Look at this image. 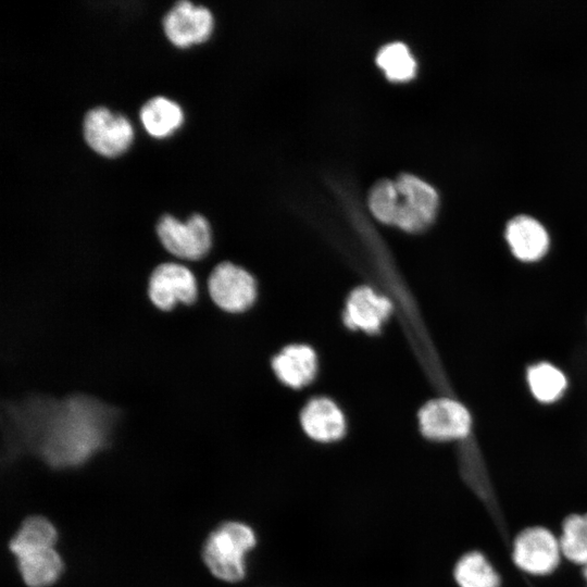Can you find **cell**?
<instances>
[{
	"instance_id": "1",
	"label": "cell",
	"mask_w": 587,
	"mask_h": 587,
	"mask_svg": "<svg viewBox=\"0 0 587 587\" xmlns=\"http://www.w3.org/2000/svg\"><path fill=\"white\" fill-rule=\"evenodd\" d=\"M3 409L21 439L54 467L77 466L109 444L121 410L86 392L28 395Z\"/></svg>"
},
{
	"instance_id": "2",
	"label": "cell",
	"mask_w": 587,
	"mask_h": 587,
	"mask_svg": "<svg viewBox=\"0 0 587 587\" xmlns=\"http://www.w3.org/2000/svg\"><path fill=\"white\" fill-rule=\"evenodd\" d=\"M254 529L239 521L218 525L207 538L202 559L211 574L226 583H237L247 573V554L257 546Z\"/></svg>"
},
{
	"instance_id": "3",
	"label": "cell",
	"mask_w": 587,
	"mask_h": 587,
	"mask_svg": "<svg viewBox=\"0 0 587 587\" xmlns=\"http://www.w3.org/2000/svg\"><path fill=\"white\" fill-rule=\"evenodd\" d=\"M146 295L150 304L162 313H170L179 305L190 308L200 296L198 278L180 262H160L148 275Z\"/></svg>"
},
{
	"instance_id": "4",
	"label": "cell",
	"mask_w": 587,
	"mask_h": 587,
	"mask_svg": "<svg viewBox=\"0 0 587 587\" xmlns=\"http://www.w3.org/2000/svg\"><path fill=\"white\" fill-rule=\"evenodd\" d=\"M155 232L164 250L182 261H200L212 246L210 224L200 214H192L185 222L164 214L159 218Z\"/></svg>"
},
{
	"instance_id": "5",
	"label": "cell",
	"mask_w": 587,
	"mask_h": 587,
	"mask_svg": "<svg viewBox=\"0 0 587 587\" xmlns=\"http://www.w3.org/2000/svg\"><path fill=\"white\" fill-rule=\"evenodd\" d=\"M211 301L227 313L248 310L257 298V283L242 266L229 261L216 264L207 278Z\"/></svg>"
},
{
	"instance_id": "6",
	"label": "cell",
	"mask_w": 587,
	"mask_h": 587,
	"mask_svg": "<svg viewBox=\"0 0 587 587\" xmlns=\"http://www.w3.org/2000/svg\"><path fill=\"white\" fill-rule=\"evenodd\" d=\"M395 183L399 203L392 225L405 232H417L428 226L438 208L435 188L411 174L400 175Z\"/></svg>"
},
{
	"instance_id": "7",
	"label": "cell",
	"mask_w": 587,
	"mask_h": 587,
	"mask_svg": "<svg viewBox=\"0 0 587 587\" xmlns=\"http://www.w3.org/2000/svg\"><path fill=\"white\" fill-rule=\"evenodd\" d=\"M562 552L559 539L546 527L523 529L513 541L515 565L530 575H548L559 565Z\"/></svg>"
},
{
	"instance_id": "8",
	"label": "cell",
	"mask_w": 587,
	"mask_h": 587,
	"mask_svg": "<svg viewBox=\"0 0 587 587\" xmlns=\"http://www.w3.org/2000/svg\"><path fill=\"white\" fill-rule=\"evenodd\" d=\"M88 146L104 157H116L128 149L134 130L130 122L120 113L99 107L88 111L83 124Z\"/></svg>"
},
{
	"instance_id": "9",
	"label": "cell",
	"mask_w": 587,
	"mask_h": 587,
	"mask_svg": "<svg viewBox=\"0 0 587 587\" xmlns=\"http://www.w3.org/2000/svg\"><path fill=\"white\" fill-rule=\"evenodd\" d=\"M419 426L422 435L433 441L462 439L471 430V415L460 402L438 398L422 407Z\"/></svg>"
},
{
	"instance_id": "10",
	"label": "cell",
	"mask_w": 587,
	"mask_h": 587,
	"mask_svg": "<svg viewBox=\"0 0 587 587\" xmlns=\"http://www.w3.org/2000/svg\"><path fill=\"white\" fill-rule=\"evenodd\" d=\"M163 28L168 40L177 47L186 48L205 41L213 29L211 12L189 1H178L166 13Z\"/></svg>"
},
{
	"instance_id": "11",
	"label": "cell",
	"mask_w": 587,
	"mask_h": 587,
	"mask_svg": "<svg viewBox=\"0 0 587 587\" xmlns=\"http://www.w3.org/2000/svg\"><path fill=\"white\" fill-rule=\"evenodd\" d=\"M392 304L371 287L355 288L348 297L344 322L352 329L376 333L388 319Z\"/></svg>"
},
{
	"instance_id": "12",
	"label": "cell",
	"mask_w": 587,
	"mask_h": 587,
	"mask_svg": "<svg viewBox=\"0 0 587 587\" xmlns=\"http://www.w3.org/2000/svg\"><path fill=\"white\" fill-rule=\"evenodd\" d=\"M304 434L321 444L338 441L346 434L345 415L338 405L328 398H314L300 414Z\"/></svg>"
},
{
	"instance_id": "13",
	"label": "cell",
	"mask_w": 587,
	"mask_h": 587,
	"mask_svg": "<svg viewBox=\"0 0 587 587\" xmlns=\"http://www.w3.org/2000/svg\"><path fill=\"white\" fill-rule=\"evenodd\" d=\"M505 238L513 254L522 261H536L548 250L549 236L534 217L519 215L507 225Z\"/></svg>"
},
{
	"instance_id": "14",
	"label": "cell",
	"mask_w": 587,
	"mask_h": 587,
	"mask_svg": "<svg viewBox=\"0 0 587 587\" xmlns=\"http://www.w3.org/2000/svg\"><path fill=\"white\" fill-rule=\"evenodd\" d=\"M272 367L283 384L301 388L310 384L316 374V354L309 346L290 345L274 357Z\"/></svg>"
},
{
	"instance_id": "15",
	"label": "cell",
	"mask_w": 587,
	"mask_h": 587,
	"mask_svg": "<svg viewBox=\"0 0 587 587\" xmlns=\"http://www.w3.org/2000/svg\"><path fill=\"white\" fill-rule=\"evenodd\" d=\"M15 558L20 574L28 587L51 586L63 571V561L54 547L26 550Z\"/></svg>"
},
{
	"instance_id": "16",
	"label": "cell",
	"mask_w": 587,
	"mask_h": 587,
	"mask_svg": "<svg viewBox=\"0 0 587 587\" xmlns=\"http://www.w3.org/2000/svg\"><path fill=\"white\" fill-rule=\"evenodd\" d=\"M140 120L151 136L162 138L182 125L184 114L176 102L164 97H154L142 105Z\"/></svg>"
},
{
	"instance_id": "17",
	"label": "cell",
	"mask_w": 587,
	"mask_h": 587,
	"mask_svg": "<svg viewBox=\"0 0 587 587\" xmlns=\"http://www.w3.org/2000/svg\"><path fill=\"white\" fill-rule=\"evenodd\" d=\"M453 578L459 587H500V577L479 551L463 554L455 563Z\"/></svg>"
},
{
	"instance_id": "18",
	"label": "cell",
	"mask_w": 587,
	"mask_h": 587,
	"mask_svg": "<svg viewBox=\"0 0 587 587\" xmlns=\"http://www.w3.org/2000/svg\"><path fill=\"white\" fill-rule=\"evenodd\" d=\"M57 540L58 532L49 520L43 516H30L11 538L9 548L16 555L30 549L54 547Z\"/></svg>"
},
{
	"instance_id": "19",
	"label": "cell",
	"mask_w": 587,
	"mask_h": 587,
	"mask_svg": "<svg viewBox=\"0 0 587 587\" xmlns=\"http://www.w3.org/2000/svg\"><path fill=\"white\" fill-rule=\"evenodd\" d=\"M559 542L564 558L587 566V513H574L564 520Z\"/></svg>"
},
{
	"instance_id": "20",
	"label": "cell",
	"mask_w": 587,
	"mask_h": 587,
	"mask_svg": "<svg viewBox=\"0 0 587 587\" xmlns=\"http://www.w3.org/2000/svg\"><path fill=\"white\" fill-rule=\"evenodd\" d=\"M376 63L392 82H405L415 76L416 62L402 42L384 46L377 53Z\"/></svg>"
},
{
	"instance_id": "21",
	"label": "cell",
	"mask_w": 587,
	"mask_h": 587,
	"mask_svg": "<svg viewBox=\"0 0 587 587\" xmlns=\"http://www.w3.org/2000/svg\"><path fill=\"white\" fill-rule=\"evenodd\" d=\"M530 391L542 402H552L561 397L566 388L564 374L549 363L533 365L527 373Z\"/></svg>"
},
{
	"instance_id": "22",
	"label": "cell",
	"mask_w": 587,
	"mask_h": 587,
	"mask_svg": "<svg viewBox=\"0 0 587 587\" xmlns=\"http://www.w3.org/2000/svg\"><path fill=\"white\" fill-rule=\"evenodd\" d=\"M398 203L399 191L395 182L379 180L370 191L369 205L371 212L378 221L385 224H394Z\"/></svg>"
},
{
	"instance_id": "23",
	"label": "cell",
	"mask_w": 587,
	"mask_h": 587,
	"mask_svg": "<svg viewBox=\"0 0 587 587\" xmlns=\"http://www.w3.org/2000/svg\"><path fill=\"white\" fill-rule=\"evenodd\" d=\"M583 574H584V577H585V579L587 582V566H584Z\"/></svg>"
}]
</instances>
